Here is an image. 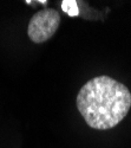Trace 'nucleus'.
Wrapping results in <instances>:
<instances>
[{"label":"nucleus","instance_id":"f257e3e1","mask_svg":"<svg viewBox=\"0 0 131 148\" xmlns=\"http://www.w3.org/2000/svg\"><path fill=\"white\" fill-rule=\"evenodd\" d=\"M76 104L88 126L106 130L116 127L131 108V92L126 85L109 76H98L80 88Z\"/></svg>","mask_w":131,"mask_h":148},{"label":"nucleus","instance_id":"f03ea898","mask_svg":"<svg viewBox=\"0 0 131 148\" xmlns=\"http://www.w3.org/2000/svg\"><path fill=\"white\" fill-rule=\"evenodd\" d=\"M60 20V14L53 8H45L34 13L27 25L29 38L35 44L47 42L57 32Z\"/></svg>","mask_w":131,"mask_h":148},{"label":"nucleus","instance_id":"7ed1b4c3","mask_svg":"<svg viewBox=\"0 0 131 148\" xmlns=\"http://www.w3.org/2000/svg\"><path fill=\"white\" fill-rule=\"evenodd\" d=\"M62 8H63L64 12H66L70 17H75V16L79 14L77 3L72 1V0H65V1H63L62 3Z\"/></svg>","mask_w":131,"mask_h":148}]
</instances>
